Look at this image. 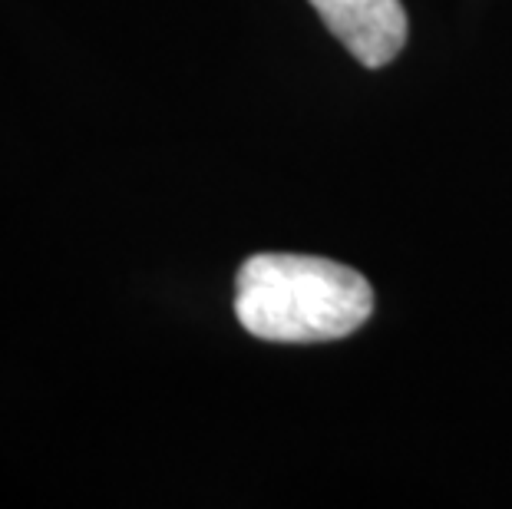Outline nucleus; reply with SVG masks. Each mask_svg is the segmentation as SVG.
<instances>
[{"label":"nucleus","mask_w":512,"mask_h":509,"mask_svg":"<svg viewBox=\"0 0 512 509\" xmlns=\"http://www.w3.org/2000/svg\"><path fill=\"white\" fill-rule=\"evenodd\" d=\"M374 311L367 278L318 255H252L235 278V314L248 334L278 344L337 341Z\"/></svg>","instance_id":"f257e3e1"},{"label":"nucleus","mask_w":512,"mask_h":509,"mask_svg":"<svg viewBox=\"0 0 512 509\" xmlns=\"http://www.w3.org/2000/svg\"><path fill=\"white\" fill-rule=\"evenodd\" d=\"M308 4L367 70L387 67L407 43V10L400 0H308Z\"/></svg>","instance_id":"f03ea898"}]
</instances>
